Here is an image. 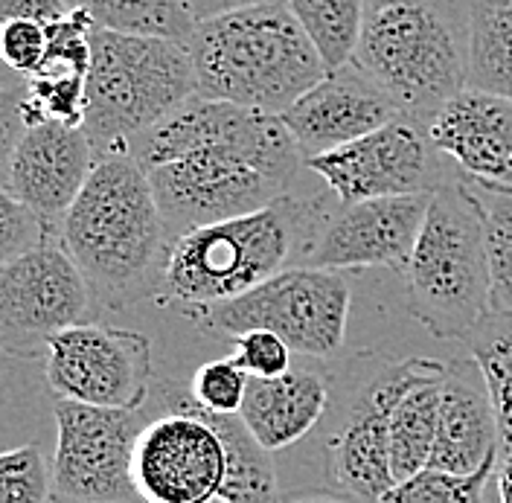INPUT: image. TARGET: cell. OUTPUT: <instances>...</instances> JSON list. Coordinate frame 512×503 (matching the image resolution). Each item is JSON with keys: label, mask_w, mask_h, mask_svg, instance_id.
Here are the masks:
<instances>
[{"label": "cell", "mask_w": 512, "mask_h": 503, "mask_svg": "<svg viewBox=\"0 0 512 503\" xmlns=\"http://www.w3.org/2000/svg\"><path fill=\"white\" fill-rule=\"evenodd\" d=\"M478 195L486 213L492 309L512 312V195H492L483 189H478Z\"/></svg>", "instance_id": "cell-30"}, {"label": "cell", "mask_w": 512, "mask_h": 503, "mask_svg": "<svg viewBox=\"0 0 512 503\" xmlns=\"http://www.w3.org/2000/svg\"><path fill=\"white\" fill-rule=\"evenodd\" d=\"M128 155L146 169L172 239L280 201L306 169L283 117L201 94L140 134Z\"/></svg>", "instance_id": "cell-1"}, {"label": "cell", "mask_w": 512, "mask_h": 503, "mask_svg": "<svg viewBox=\"0 0 512 503\" xmlns=\"http://www.w3.org/2000/svg\"><path fill=\"white\" fill-rule=\"evenodd\" d=\"M50 47V27L38 21H9L0 27V59L21 79H30L41 67Z\"/></svg>", "instance_id": "cell-34"}, {"label": "cell", "mask_w": 512, "mask_h": 503, "mask_svg": "<svg viewBox=\"0 0 512 503\" xmlns=\"http://www.w3.org/2000/svg\"><path fill=\"white\" fill-rule=\"evenodd\" d=\"M3 355H6V352L0 349V373H3Z\"/></svg>", "instance_id": "cell-41"}, {"label": "cell", "mask_w": 512, "mask_h": 503, "mask_svg": "<svg viewBox=\"0 0 512 503\" xmlns=\"http://www.w3.org/2000/svg\"><path fill=\"white\" fill-rule=\"evenodd\" d=\"M24 82H27V79H21V76H18L15 70H9V67H6V62L0 59V91H12V88H21Z\"/></svg>", "instance_id": "cell-39"}, {"label": "cell", "mask_w": 512, "mask_h": 503, "mask_svg": "<svg viewBox=\"0 0 512 503\" xmlns=\"http://www.w3.org/2000/svg\"><path fill=\"white\" fill-rule=\"evenodd\" d=\"M434 192L332 204L300 265L323 271L387 268L405 274Z\"/></svg>", "instance_id": "cell-14"}, {"label": "cell", "mask_w": 512, "mask_h": 503, "mask_svg": "<svg viewBox=\"0 0 512 503\" xmlns=\"http://www.w3.org/2000/svg\"><path fill=\"white\" fill-rule=\"evenodd\" d=\"M283 503H350L344 498H335V495H300V498H288Z\"/></svg>", "instance_id": "cell-40"}, {"label": "cell", "mask_w": 512, "mask_h": 503, "mask_svg": "<svg viewBox=\"0 0 512 503\" xmlns=\"http://www.w3.org/2000/svg\"><path fill=\"white\" fill-rule=\"evenodd\" d=\"M402 277L408 312L440 341H466L492 312L486 213L472 184L451 178L431 195Z\"/></svg>", "instance_id": "cell-6"}, {"label": "cell", "mask_w": 512, "mask_h": 503, "mask_svg": "<svg viewBox=\"0 0 512 503\" xmlns=\"http://www.w3.org/2000/svg\"><path fill=\"white\" fill-rule=\"evenodd\" d=\"M431 364V358H405L382 367L358 393L344 425L329 440L332 480L361 503H379L396 486L390 463V410Z\"/></svg>", "instance_id": "cell-15"}, {"label": "cell", "mask_w": 512, "mask_h": 503, "mask_svg": "<svg viewBox=\"0 0 512 503\" xmlns=\"http://www.w3.org/2000/svg\"><path fill=\"white\" fill-rule=\"evenodd\" d=\"M306 169L323 181L338 204L437 192L451 178H460L437 152L428 126L405 114L341 149L309 158Z\"/></svg>", "instance_id": "cell-11"}, {"label": "cell", "mask_w": 512, "mask_h": 503, "mask_svg": "<svg viewBox=\"0 0 512 503\" xmlns=\"http://www.w3.org/2000/svg\"><path fill=\"white\" fill-rule=\"evenodd\" d=\"M56 503H140L131 480L134 442L149 422L143 410H111L53 402Z\"/></svg>", "instance_id": "cell-12"}, {"label": "cell", "mask_w": 512, "mask_h": 503, "mask_svg": "<svg viewBox=\"0 0 512 503\" xmlns=\"http://www.w3.org/2000/svg\"><path fill=\"white\" fill-rule=\"evenodd\" d=\"M0 503H56L53 460L41 445L24 442L0 451Z\"/></svg>", "instance_id": "cell-29"}, {"label": "cell", "mask_w": 512, "mask_h": 503, "mask_svg": "<svg viewBox=\"0 0 512 503\" xmlns=\"http://www.w3.org/2000/svg\"><path fill=\"white\" fill-rule=\"evenodd\" d=\"M495 486H498V501L512 503V445H504V448H498Z\"/></svg>", "instance_id": "cell-38"}, {"label": "cell", "mask_w": 512, "mask_h": 503, "mask_svg": "<svg viewBox=\"0 0 512 503\" xmlns=\"http://www.w3.org/2000/svg\"><path fill=\"white\" fill-rule=\"evenodd\" d=\"M498 419L501 448L512 445V312L492 309L466 338Z\"/></svg>", "instance_id": "cell-25"}, {"label": "cell", "mask_w": 512, "mask_h": 503, "mask_svg": "<svg viewBox=\"0 0 512 503\" xmlns=\"http://www.w3.org/2000/svg\"><path fill=\"white\" fill-rule=\"evenodd\" d=\"M195 94L198 79L187 44L96 27L82 126L96 160L128 155L140 134Z\"/></svg>", "instance_id": "cell-7"}, {"label": "cell", "mask_w": 512, "mask_h": 503, "mask_svg": "<svg viewBox=\"0 0 512 503\" xmlns=\"http://www.w3.org/2000/svg\"><path fill=\"white\" fill-rule=\"evenodd\" d=\"M56 399L111 410H143L152 393V341L134 329L79 323L59 332L44 358Z\"/></svg>", "instance_id": "cell-13"}, {"label": "cell", "mask_w": 512, "mask_h": 503, "mask_svg": "<svg viewBox=\"0 0 512 503\" xmlns=\"http://www.w3.org/2000/svg\"><path fill=\"white\" fill-rule=\"evenodd\" d=\"M166 413L149 419L134 442L131 480L140 503H216L227 483V451L190 390L163 387Z\"/></svg>", "instance_id": "cell-9"}, {"label": "cell", "mask_w": 512, "mask_h": 503, "mask_svg": "<svg viewBox=\"0 0 512 503\" xmlns=\"http://www.w3.org/2000/svg\"><path fill=\"white\" fill-rule=\"evenodd\" d=\"M56 236L99 306L123 312L158 294L172 236L146 169L131 155L96 160Z\"/></svg>", "instance_id": "cell-2"}, {"label": "cell", "mask_w": 512, "mask_h": 503, "mask_svg": "<svg viewBox=\"0 0 512 503\" xmlns=\"http://www.w3.org/2000/svg\"><path fill=\"white\" fill-rule=\"evenodd\" d=\"M233 361L251 378H277L291 370V346L265 329L233 338Z\"/></svg>", "instance_id": "cell-33"}, {"label": "cell", "mask_w": 512, "mask_h": 503, "mask_svg": "<svg viewBox=\"0 0 512 503\" xmlns=\"http://www.w3.org/2000/svg\"><path fill=\"white\" fill-rule=\"evenodd\" d=\"M50 233L56 230L38 219L21 198L0 189V268L41 245Z\"/></svg>", "instance_id": "cell-32"}, {"label": "cell", "mask_w": 512, "mask_h": 503, "mask_svg": "<svg viewBox=\"0 0 512 503\" xmlns=\"http://www.w3.org/2000/svg\"><path fill=\"white\" fill-rule=\"evenodd\" d=\"M329 408V381L312 370H288L277 378H248L242 422L265 451L303 440Z\"/></svg>", "instance_id": "cell-21"}, {"label": "cell", "mask_w": 512, "mask_h": 503, "mask_svg": "<svg viewBox=\"0 0 512 503\" xmlns=\"http://www.w3.org/2000/svg\"><path fill=\"white\" fill-rule=\"evenodd\" d=\"M498 457L472 474H448L425 469L411 480L396 483L379 503H489Z\"/></svg>", "instance_id": "cell-28"}, {"label": "cell", "mask_w": 512, "mask_h": 503, "mask_svg": "<svg viewBox=\"0 0 512 503\" xmlns=\"http://www.w3.org/2000/svg\"><path fill=\"white\" fill-rule=\"evenodd\" d=\"M96 297L56 233L0 268V349L12 358H47L50 341L91 323Z\"/></svg>", "instance_id": "cell-10"}, {"label": "cell", "mask_w": 512, "mask_h": 503, "mask_svg": "<svg viewBox=\"0 0 512 503\" xmlns=\"http://www.w3.org/2000/svg\"><path fill=\"white\" fill-rule=\"evenodd\" d=\"M251 3H265V0H181V6L192 15V21H207V18H216L224 15L230 9H239V6H251Z\"/></svg>", "instance_id": "cell-37"}, {"label": "cell", "mask_w": 512, "mask_h": 503, "mask_svg": "<svg viewBox=\"0 0 512 503\" xmlns=\"http://www.w3.org/2000/svg\"><path fill=\"white\" fill-rule=\"evenodd\" d=\"M70 9L91 15L99 30L160 35L187 44L195 21L181 0H67Z\"/></svg>", "instance_id": "cell-26"}, {"label": "cell", "mask_w": 512, "mask_h": 503, "mask_svg": "<svg viewBox=\"0 0 512 503\" xmlns=\"http://www.w3.org/2000/svg\"><path fill=\"white\" fill-rule=\"evenodd\" d=\"M469 85L512 99V0H472Z\"/></svg>", "instance_id": "cell-24"}, {"label": "cell", "mask_w": 512, "mask_h": 503, "mask_svg": "<svg viewBox=\"0 0 512 503\" xmlns=\"http://www.w3.org/2000/svg\"><path fill=\"white\" fill-rule=\"evenodd\" d=\"M352 291L341 271L294 265L254 291L219 306L192 312L201 329L239 338L265 329L280 335L291 352L309 358H332L347 338Z\"/></svg>", "instance_id": "cell-8"}, {"label": "cell", "mask_w": 512, "mask_h": 503, "mask_svg": "<svg viewBox=\"0 0 512 503\" xmlns=\"http://www.w3.org/2000/svg\"><path fill=\"white\" fill-rule=\"evenodd\" d=\"M64 15H70L67 0H0V27L9 21H38L53 27Z\"/></svg>", "instance_id": "cell-36"}, {"label": "cell", "mask_w": 512, "mask_h": 503, "mask_svg": "<svg viewBox=\"0 0 512 503\" xmlns=\"http://www.w3.org/2000/svg\"><path fill=\"white\" fill-rule=\"evenodd\" d=\"M187 47L198 94L277 117L329 73L288 0L198 21Z\"/></svg>", "instance_id": "cell-4"}, {"label": "cell", "mask_w": 512, "mask_h": 503, "mask_svg": "<svg viewBox=\"0 0 512 503\" xmlns=\"http://www.w3.org/2000/svg\"><path fill=\"white\" fill-rule=\"evenodd\" d=\"M332 204L326 187L318 195L288 192L262 210L175 236L155 300L201 312L254 291L286 271L294 253L303 259Z\"/></svg>", "instance_id": "cell-3"}, {"label": "cell", "mask_w": 512, "mask_h": 503, "mask_svg": "<svg viewBox=\"0 0 512 503\" xmlns=\"http://www.w3.org/2000/svg\"><path fill=\"white\" fill-rule=\"evenodd\" d=\"M288 6L312 38L329 73L352 62L367 0H288Z\"/></svg>", "instance_id": "cell-27"}, {"label": "cell", "mask_w": 512, "mask_h": 503, "mask_svg": "<svg viewBox=\"0 0 512 503\" xmlns=\"http://www.w3.org/2000/svg\"><path fill=\"white\" fill-rule=\"evenodd\" d=\"M498 448H501L498 419L475 358L448 361L443 396H440L437 442L428 469L472 474L480 466H486L492 457H498Z\"/></svg>", "instance_id": "cell-20"}, {"label": "cell", "mask_w": 512, "mask_h": 503, "mask_svg": "<svg viewBox=\"0 0 512 503\" xmlns=\"http://www.w3.org/2000/svg\"><path fill=\"white\" fill-rule=\"evenodd\" d=\"M248 373L233 361V355L216 358L201 364L190 378V399L192 405L210 413H239L245 402V390H248Z\"/></svg>", "instance_id": "cell-31"}, {"label": "cell", "mask_w": 512, "mask_h": 503, "mask_svg": "<svg viewBox=\"0 0 512 503\" xmlns=\"http://www.w3.org/2000/svg\"><path fill=\"white\" fill-rule=\"evenodd\" d=\"M428 134L466 184L512 195V99L466 85L428 120Z\"/></svg>", "instance_id": "cell-16"}, {"label": "cell", "mask_w": 512, "mask_h": 503, "mask_svg": "<svg viewBox=\"0 0 512 503\" xmlns=\"http://www.w3.org/2000/svg\"><path fill=\"white\" fill-rule=\"evenodd\" d=\"M27 131L24 120V85L12 91H0V189H9L12 155Z\"/></svg>", "instance_id": "cell-35"}, {"label": "cell", "mask_w": 512, "mask_h": 503, "mask_svg": "<svg viewBox=\"0 0 512 503\" xmlns=\"http://www.w3.org/2000/svg\"><path fill=\"white\" fill-rule=\"evenodd\" d=\"M469 44L472 0H367L352 64L428 126L469 85Z\"/></svg>", "instance_id": "cell-5"}, {"label": "cell", "mask_w": 512, "mask_h": 503, "mask_svg": "<svg viewBox=\"0 0 512 503\" xmlns=\"http://www.w3.org/2000/svg\"><path fill=\"white\" fill-rule=\"evenodd\" d=\"M399 114V105L350 62L326 73L312 91L300 96L283 114V123L300 146V155L309 160L379 131Z\"/></svg>", "instance_id": "cell-17"}, {"label": "cell", "mask_w": 512, "mask_h": 503, "mask_svg": "<svg viewBox=\"0 0 512 503\" xmlns=\"http://www.w3.org/2000/svg\"><path fill=\"white\" fill-rule=\"evenodd\" d=\"M96 24L82 9H70L50 27V47L41 67L24 82V120L27 128L38 123L85 126L88 76L94 64Z\"/></svg>", "instance_id": "cell-19"}, {"label": "cell", "mask_w": 512, "mask_h": 503, "mask_svg": "<svg viewBox=\"0 0 512 503\" xmlns=\"http://www.w3.org/2000/svg\"><path fill=\"white\" fill-rule=\"evenodd\" d=\"M446 367L448 361H434L431 370L416 378L390 410V463L396 483L411 480L431 466Z\"/></svg>", "instance_id": "cell-22"}, {"label": "cell", "mask_w": 512, "mask_h": 503, "mask_svg": "<svg viewBox=\"0 0 512 503\" xmlns=\"http://www.w3.org/2000/svg\"><path fill=\"white\" fill-rule=\"evenodd\" d=\"M198 408V405H195ZM219 431L227 451V483H224L222 503H280L277 474L271 463V451H265L251 437L239 413H210L204 410Z\"/></svg>", "instance_id": "cell-23"}, {"label": "cell", "mask_w": 512, "mask_h": 503, "mask_svg": "<svg viewBox=\"0 0 512 503\" xmlns=\"http://www.w3.org/2000/svg\"><path fill=\"white\" fill-rule=\"evenodd\" d=\"M96 152L85 128L38 123L24 131L9 169V192L47 227L59 224L91 178Z\"/></svg>", "instance_id": "cell-18"}]
</instances>
